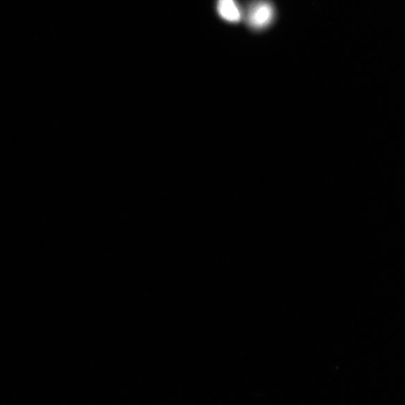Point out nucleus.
Returning a JSON list of instances; mask_svg holds the SVG:
<instances>
[{"instance_id": "f257e3e1", "label": "nucleus", "mask_w": 405, "mask_h": 405, "mask_svg": "<svg viewBox=\"0 0 405 405\" xmlns=\"http://www.w3.org/2000/svg\"><path fill=\"white\" fill-rule=\"evenodd\" d=\"M272 5L265 0L253 3L248 11L247 22L253 30L261 31L268 26L274 18Z\"/></svg>"}, {"instance_id": "f03ea898", "label": "nucleus", "mask_w": 405, "mask_h": 405, "mask_svg": "<svg viewBox=\"0 0 405 405\" xmlns=\"http://www.w3.org/2000/svg\"><path fill=\"white\" fill-rule=\"evenodd\" d=\"M217 11L229 22L238 23L241 20L242 12L236 0H218Z\"/></svg>"}]
</instances>
